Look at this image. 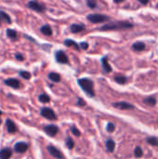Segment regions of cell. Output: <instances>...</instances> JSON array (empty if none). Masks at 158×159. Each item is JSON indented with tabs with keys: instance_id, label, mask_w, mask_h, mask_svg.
Segmentation results:
<instances>
[{
	"instance_id": "obj_11",
	"label": "cell",
	"mask_w": 158,
	"mask_h": 159,
	"mask_svg": "<svg viewBox=\"0 0 158 159\" xmlns=\"http://www.w3.org/2000/svg\"><path fill=\"white\" fill-rule=\"evenodd\" d=\"M6 128H7V130L8 133H16L18 131L16 124L9 118H7L6 120Z\"/></svg>"
},
{
	"instance_id": "obj_35",
	"label": "cell",
	"mask_w": 158,
	"mask_h": 159,
	"mask_svg": "<svg viewBox=\"0 0 158 159\" xmlns=\"http://www.w3.org/2000/svg\"><path fill=\"white\" fill-rule=\"evenodd\" d=\"M86 103H85V102L82 100V99H78V102H77V105H79V106H83V105H85Z\"/></svg>"
},
{
	"instance_id": "obj_33",
	"label": "cell",
	"mask_w": 158,
	"mask_h": 159,
	"mask_svg": "<svg viewBox=\"0 0 158 159\" xmlns=\"http://www.w3.org/2000/svg\"><path fill=\"white\" fill-rule=\"evenodd\" d=\"M15 58H16V60H18V61H23V60H24V57H23L21 54H19V53H17V54L15 55Z\"/></svg>"
},
{
	"instance_id": "obj_20",
	"label": "cell",
	"mask_w": 158,
	"mask_h": 159,
	"mask_svg": "<svg viewBox=\"0 0 158 159\" xmlns=\"http://www.w3.org/2000/svg\"><path fill=\"white\" fill-rule=\"evenodd\" d=\"M106 147H107V150L111 153L114 152L115 148V143L113 140H108L106 142Z\"/></svg>"
},
{
	"instance_id": "obj_21",
	"label": "cell",
	"mask_w": 158,
	"mask_h": 159,
	"mask_svg": "<svg viewBox=\"0 0 158 159\" xmlns=\"http://www.w3.org/2000/svg\"><path fill=\"white\" fill-rule=\"evenodd\" d=\"M64 45L67 46V47H74V48H76L77 50L79 49V47H78L77 43H75L74 41H73V40H71V39H66V40L64 41Z\"/></svg>"
},
{
	"instance_id": "obj_2",
	"label": "cell",
	"mask_w": 158,
	"mask_h": 159,
	"mask_svg": "<svg viewBox=\"0 0 158 159\" xmlns=\"http://www.w3.org/2000/svg\"><path fill=\"white\" fill-rule=\"evenodd\" d=\"M78 85L80 88L87 93V95L90 97H94L95 92H94V84L93 82L88 79V78H81L78 79Z\"/></svg>"
},
{
	"instance_id": "obj_23",
	"label": "cell",
	"mask_w": 158,
	"mask_h": 159,
	"mask_svg": "<svg viewBox=\"0 0 158 159\" xmlns=\"http://www.w3.org/2000/svg\"><path fill=\"white\" fill-rule=\"evenodd\" d=\"M0 18H1V20H4L7 23H8V24L11 23V19H10V17L6 12L0 11Z\"/></svg>"
},
{
	"instance_id": "obj_30",
	"label": "cell",
	"mask_w": 158,
	"mask_h": 159,
	"mask_svg": "<svg viewBox=\"0 0 158 159\" xmlns=\"http://www.w3.org/2000/svg\"><path fill=\"white\" fill-rule=\"evenodd\" d=\"M87 4L90 8H95L97 7V2L95 0H87Z\"/></svg>"
},
{
	"instance_id": "obj_7",
	"label": "cell",
	"mask_w": 158,
	"mask_h": 159,
	"mask_svg": "<svg viewBox=\"0 0 158 159\" xmlns=\"http://www.w3.org/2000/svg\"><path fill=\"white\" fill-rule=\"evenodd\" d=\"M47 152L55 158L57 159H64V156L62 155V153L57 149L56 147H54L53 145H48L47 146Z\"/></svg>"
},
{
	"instance_id": "obj_17",
	"label": "cell",
	"mask_w": 158,
	"mask_h": 159,
	"mask_svg": "<svg viewBox=\"0 0 158 159\" xmlns=\"http://www.w3.org/2000/svg\"><path fill=\"white\" fill-rule=\"evenodd\" d=\"M85 29V25L82 24H73L71 26V32L72 33H79Z\"/></svg>"
},
{
	"instance_id": "obj_32",
	"label": "cell",
	"mask_w": 158,
	"mask_h": 159,
	"mask_svg": "<svg viewBox=\"0 0 158 159\" xmlns=\"http://www.w3.org/2000/svg\"><path fill=\"white\" fill-rule=\"evenodd\" d=\"M115 125L113 124V123H108V125H107V131L108 132H114V130H115Z\"/></svg>"
},
{
	"instance_id": "obj_39",
	"label": "cell",
	"mask_w": 158,
	"mask_h": 159,
	"mask_svg": "<svg viewBox=\"0 0 158 159\" xmlns=\"http://www.w3.org/2000/svg\"><path fill=\"white\" fill-rule=\"evenodd\" d=\"M156 7H157V8H158V4H157V5H156Z\"/></svg>"
},
{
	"instance_id": "obj_19",
	"label": "cell",
	"mask_w": 158,
	"mask_h": 159,
	"mask_svg": "<svg viewBox=\"0 0 158 159\" xmlns=\"http://www.w3.org/2000/svg\"><path fill=\"white\" fill-rule=\"evenodd\" d=\"M7 35L8 38L12 39V40L17 39V32L13 29H7Z\"/></svg>"
},
{
	"instance_id": "obj_36",
	"label": "cell",
	"mask_w": 158,
	"mask_h": 159,
	"mask_svg": "<svg viewBox=\"0 0 158 159\" xmlns=\"http://www.w3.org/2000/svg\"><path fill=\"white\" fill-rule=\"evenodd\" d=\"M140 3H142V5H147L149 3V0H138Z\"/></svg>"
},
{
	"instance_id": "obj_38",
	"label": "cell",
	"mask_w": 158,
	"mask_h": 159,
	"mask_svg": "<svg viewBox=\"0 0 158 159\" xmlns=\"http://www.w3.org/2000/svg\"><path fill=\"white\" fill-rule=\"evenodd\" d=\"M1 116H2V111L0 110V125H1Z\"/></svg>"
},
{
	"instance_id": "obj_3",
	"label": "cell",
	"mask_w": 158,
	"mask_h": 159,
	"mask_svg": "<svg viewBox=\"0 0 158 159\" xmlns=\"http://www.w3.org/2000/svg\"><path fill=\"white\" fill-rule=\"evenodd\" d=\"M87 19L91 21L92 23H100V22H103L105 20H109V17L102 15V14H89L88 15Z\"/></svg>"
},
{
	"instance_id": "obj_29",
	"label": "cell",
	"mask_w": 158,
	"mask_h": 159,
	"mask_svg": "<svg viewBox=\"0 0 158 159\" xmlns=\"http://www.w3.org/2000/svg\"><path fill=\"white\" fill-rule=\"evenodd\" d=\"M74 141H73L71 138H67V139H66V147H67L68 149H73V148H74Z\"/></svg>"
},
{
	"instance_id": "obj_34",
	"label": "cell",
	"mask_w": 158,
	"mask_h": 159,
	"mask_svg": "<svg viewBox=\"0 0 158 159\" xmlns=\"http://www.w3.org/2000/svg\"><path fill=\"white\" fill-rule=\"evenodd\" d=\"M80 47H81L83 49H88V43H86V42H82V43L80 44Z\"/></svg>"
},
{
	"instance_id": "obj_13",
	"label": "cell",
	"mask_w": 158,
	"mask_h": 159,
	"mask_svg": "<svg viewBox=\"0 0 158 159\" xmlns=\"http://www.w3.org/2000/svg\"><path fill=\"white\" fill-rule=\"evenodd\" d=\"M12 156V150L10 148H3L0 150V159H9Z\"/></svg>"
},
{
	"instance_id": "obj_8",
	"label": "cell",
	"mask_w": 158,
	"mask_h": 159,
	"mask_svg": "<svg viewBox=\"0 0 158 159\" xmlns=\"http://www.w3.org/2000/svg\"><path fill=\"white\" fill-rule=\"evenodd\" d=\"M44 131H45L48 136L54 137V136L58 133L59 129H58V127L55 126V125H47V126H46V127L44 128Z\"/></svg>"
},
{
	"instance_id": "obj_18",
	"label": "cell",
	"mask_w": 158,
	"mask_h": 159,
	"mask_svg": "<svg viewBox=\"0 0 158 159\" xmlns=\"http://www.w3.org/2000/svg\"><path fill=\"white\" fill-rule=\"evenodd\" d=\"M48 78H49L51 81L56 82V83L61 81V75H60L59 74H57V73H50V74L48 75Z\"/></svg>"
},
{
	"instance_id": "obj_1",
	"label": "cell",
	"mask_w": 158,
	"mask_h": 159,
	"mask_svg": "<svg viewBox=\"0 0 158 159\" xmlns=\"http://www.w3.org/2000/svg\"><path fill=\"white\" fill-rule=\"evenodd\" d=\"M133 24L129 21H115L107 23L100 28L101 31H112V30H125L132 28Z\"/></svg>"
},
{
	"instance_id": "obj_4",
	"label": "cell",
	"mask_w": 158,
	"mask_h": 159,
	"mask_svg": "<svg viewBox=\"0 0 158 159\" xmlns=\"http://www.w3.org/2000/svg\"><path fill=\"white\" fill-rule=\"evenodd\" d=\"M40 115L48 120H55L56 119V115H55L54 111L50 108H47V107H43L40 111Z\"/></svg>"
},
{
	"instance_id": "obj_10",
	"label": "cell",
	"mask_w": 158,
	"mask_h": 159,
	"mask_svg": "<svg viewBox=\"0 0 158 159\" xmlns=\"http://www.w3.org/2000/svg\"><path fill=\"white\" fill-rule=\"evenodd\" d=\"M55 58H56V61L59 62V63H68V57L66 56V54L61 51V50H59L56 52L55 54Z\"/></svg>"
},
{
	"instance_id": "obj_12",
	"label": "cell",
	"mask_w": 158,
	"mask_h": 159,
	"mask_svg": "<svg viewBox=\"0 0 158 159\" xmlns=\"http://www.w3.org/2000/svg\"><path fill=\"white\" fill-rule=\"evenodd\" d=\"M4 84L7 85V87H10L12 89H19L20 86V83L18 79H15V78H8V79H6L4 81Z\"/></svg>"
},
{
	"instance_id": "obj_22",
	"label": "cell",
	"mask_w": 158,
	"mask_h": 159,
	"mask_svg": "<svg viewBox=\"0 0 158 159\" xmlns=\"http://www.w3.org/2000/svg\"><path fill=\"white\" fill-rule=\"evenodd\" d=\"M144 103L150 106H155L156 104V100L154 97H148L144 100Z\"/></svg>"
},
{
	"instance_id": "obj_40",
	"label": "cell",
	"mask_w": 158,
	"mask_h": 159,
	"mask_svg": "<svg viewBox=\"0 0 158 159\" xmlns=\"http://www.w3.org/2000/svg\"><path fill=\"white\" fill-rule=\"evenodd\" d=\"M0 21H1V18H0Z\"/></svg>"
},
{
	"instance_id": "obj_15",
	"label": "cell",
	"mask_w": 158,
	"mask_h": 159,
	"mask_svg": "<svg viewBox=\"0 0 158 159\" xmlns=\"http://www.w3.org/2000/svg\"><path fill=\"white\" fill-rule=\"evenodd\" d=\"M40 31H41V33L43 34H45V35H47V36H50L51 34H52V30H51V28H50V26L49 25H43L41 28H40Z\"/></svg>"
},
{
	"instance_id": "obj_9",
	"label": "cell",
	"mask_w": 158,
	"mask_h": 159,
	"mask_svg": "<svg viewBox=\"0 0 158 159\" xmlns=\"http://www.w3.org/2000/svg\"><path fill=\"white\" fill-rule=\"evenodd\" d=\"M114 107L117 108V109H121V110H133L135 107L130 104V103H128V102H115L113 104Z\"/></svg>"
},
{
	"instance_id": "obj_27",
	"label": "cell",
	"mask_w": 158,
	"mask_h": 159,
	"mask_svg": "<svg viewBox=\"0 0 158 159\" xmlns=\"http://www.w3.org/2000/svg\"><path fill=\"white\" fill-rule=\"evenodd\" d=\"M147 143L153 146H158V140L155 137H150L147 139Z\"/></svg>"
},
{
	"instance_id": "obj_26",
	"label": "cell",
	"mask_w": 158,
	"mask_h": 159,
	"mask_svg": "<svg viewBox=\"0 0 158 159\" xmlns=\"http://www.w3.org/2000/svg\"><path fill=\"white\" fill-rule=\"evenodd\" d=\"M142 155H143L142 149L140 146L136 147V148H135V150H134V156H135L137 158H140V157H142Z\"/></svg>"
},
{
	"instance_id": "obj_28",
	"label": "cell",
	"mask_w": 158,
	"mask_h": 159,
	"mask_svg": "<svg viewBox=\"0 0 158 159\" xmlns=\"http://www.w3.org/2000/svg\"><path fill=\"white\" fill-rule=\"evenodd\" d=\"M19 75H20L22 78L27 79V80L31 78V74H30L29 72H27V71H20V72H19Z\"/></svg>"
},
{
	"instance_id": "obj_37",
	"label": "cell",
	"mask_w": 158,
	"mask_h": 159,
	"mask_svg": "<svg viewBox=\"0 0 158 159\" xmlns=\"http://www.w3.org/2000/svg\"><path fill=\"white\" fill-rule=\"evenodd\" d=\"M125 0H114L115 3H121V2H124Z\"/></svg>"
},
{
	"instance_id": "obj_16",
	"label": "cell",
	"mask_w": 158,
	"mask_h": 159,
	"mask_svg": "<svg viewBox=\"0 0 158 159\" xmlns=\"http://www.w3.org/2000/svg\"><path fill=\"white\" fill-rule=\"evenodd\" d=\"M132 48L135 51H142L145 48V44L143 42H135L132 45Z\"/></svg>"
},
{
	"instance_id": "obj_6",
	"label": "cell",
	"mask_w": 158,
	"mask_h": 159,
	"mask_svg": "<svg viewBox=\"0 0 158 159\" xmlns=\"http://www.w3.org/2000/svg\"><path fill=\"white\" fill-rule=\"evenodd\" d=\"M27 7H28L29 8H31V9L36 11V12H44L45 9H46L45 7H44L42 4L36 2V1H30V2H28Z\"/></svg>"
},
{
	"instance_id": "obj_31",
	"label": "cell",
	"mask_w": 158,
	"mask_h": 159,
	"mask_svg": "<svg viewBox=\"0 0 158 159\" xmlns=\"http://www.w3.org/2000/svg\"><path fill=\"white\" fill-rule=\"evenodd\" d=\"M71 131H72V133H73L74 135H75L76 137L80 136V131L78 130V129H77V128H75V127H72V128H71Z\"/></svg>"
},
{
	"instance_id": "obj_5",
	"label": "cell",
	"mask_w": 158,
	"mask_h": 159,
	"mask_svg": "<svg viewBox=\"0 0 158 159\" xmlns=\"http://www.w3.org/2000/svg\"><path fill=\"white\" fill-rule=\"evenodd\" d=\"M29 148V144L24 142H19L16 143L14 145V151L18 154H23L25 153Z\"/></svg>"
},
{
	"instance_id": "obj_25",
	"label": "cell",
	"mask_w": 158,
	"mask_h": 159,
	"mask_svg": "<svg viewBox=\"0 0 158 159\" xmlns=\"http://www.w3.org/2000/svg\"><path fill=\"white\" fill-rule=\"evenodd\" d=\"M38 100H39L41 102H43V103H47V102H49L50 98H49V96H47V94L42 93V94H40V95H39Z\"/></svg>"
},
{
	"instance_id": "obj_14",
	"label": "cell",
	"mask_w": 158,
	"mask_h": 159,
	"mask_svg": "<svg viewBox=\"0 0 158 159\" xmlns=\"http://www.w3.org/2000/svg\"><path fill=\"white\" fill-rule=\"evenodd\" d=\"M102 67H103V70L105 71V73H110L112 71V67L110 66V64L108 62L107 57H103L102 59Z\"/></svg>"
},
{
	"instance_id": "obj_24",
	"label": "cell",
	"mask_w": 158,
	"mask_h": 159,
	"mask_svg": "<svg viewBox=\"0 0 158 159\" xmlns=\"http://www.w3.org/2000/svg\"><path fill=\"white\" fill-rule=\"evenodd\" d=\"M115 81L116 83H118V84L123 85V84H126V82H127V77L124 76V75H116V76L115 77Z\"/></svg>"
}]
</instances>
